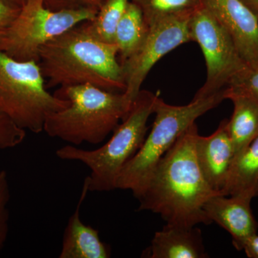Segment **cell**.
Here are the masks:
<instances>
[{"instance_id": "3957f363", "label": "cell", "mask_w": 258, "mask_h": 258, "mask_svg": "<svg viewBox=\"0 0 258 258\" xmlns=\"http://www.w3.org/2000/svg\"><path fill=\"white\" fill-rule=\"evenodd\" d=\"M54 95L70 103L47 116L43 131L49 137L76 147L83 143H102L131 108L123 93L91 85L60 87Z\"/></svg>"}, {"instance_id": "cb8c5ba5", "label": "cell", "mask_w": 258, "mask_h": 258, "mask_svg": "<svg viewBox=\"0 0 258 258\" xmlns=\"http://www.w3.org/2000/svg\"><path fill=\"white\" fill-rule=\"evenodd\" d=\"M242 250L249 258H258V234L249 236L242 244Z\"/></svg>"}, {"instance_id": "9c48e42d", "label": "cell", "mask_w": 258, "mask_h": 258, "mask_svg": "<svg viewBox=\"0 0 258 258\" xmlns=\"http://www.w3.org/2000/svg\"><path fill=\"white\" fill-rule=\"evenodd\" d=\"M191 16L172 17L149 27L143 45L122 62L125 85L123 93L129 106H132L147 75L158 61L180 45L191 42L189 27Z\"/></svg>"}, {"instance_id": "7c38bea8", "label": "cell", "mask_w": 258, "mask_h": 258, "mask_svg": "<svg viewBox=\"0 0 258 258\" xmlns=\"http://www.w3.org/2000/svg\"><path fill=\"white\" fill-rule=\"evenodd\" d=\"M251 201L243 196L217 194L204 206L210 221L216 222L230 234L232 244L239 251L242 250L246 239L257 232L258 224L251 210Z\"/></svg>"}, {"instance_id": "8fae6325", "label": "cell", "mask_w": 258, "mask_h": 258, "mask_svg": "<svg viewBox=\"0 0 258 258\" xmlns=\"http://www.w3.org/2000/svg\"><path fill=\"white\" fill-rule=\"evenodd\" d=\"M195 153L199 166L209 185L221 194L235 159L228 120H222L217 130L209 137L198 134Z\"/></svg>"}, {"instance_id": "277c9868", "label": "cell", "mask_w": 258, "mask_h": 258, "mask_svg": "<svg viewBox=\"0 0 258 258\" xmlns=\"http://www.w3.org/2000/svg\"><path fill=\"white\" fill-rule=\"evenodd\" d=\"M157 94L141 90L128 113L117 125L111 139L95 150H85L67 145L56 151L62 160L78 161L89 168L87 176L89 191H110L116 189L123 166L143 145L148 132L147 122L154 114Z\"/></svg>"}, {"instance_id": "484cf974", "label": "cell", "mask_w": 258, "mask_h": 258, "mask_svg": "<svg viewBox=\"0 0 258 258\" xmlns=\"http://www.w3.org/2000/svg\"><path fill=\"white\" fill-rule=\"evenodd\" d=\"M10 1L13 2V3H15V4L19 5L20 7H22L27 3L28 0H10Z\"/></svg>"}, {"instance_id": "2e32d148", "label": "cell", "mask_w": 258, "mask_h": 258, "mask_svg": "<svg viewBox=\"0 0 258 258\" xmlns=\"http://www.w3.org/2000/svg\"><path fill=\"white\" fill-rule=\"evenodd\" d=\"M221 194L250 200L258 197V136L234 159Z\"/></svg>"}, {"instance_id": "ffe728a7", "label": "cell", "mask_w": 258, "mask_h": 258, "mask_svg": "<svg viewBox=\"0 0 258 258\" xmlns=\"http://www.w3.org/2000/svg\"><path fill=\"white\" fill-rule=\"evenodd\" d=\"M26 131L19 127L0 108V149H12L23 143Z\"/></svg>"}, {"instance_id": "e0dca14e", "label": "cell", "mask_w": 258, "mask_h": 258, "mask_svg": "<svg viewBox=\"0 0 258 258\" xmlns=\"http://www.w3.org/2000/svg\"><path fill=\"white\" fill-rule=\"evenodd\" d=\"M149 27L138 5L129 3L115 32L114 43L118 50L120 64L134 55L143 45Z\"/></svg>"}, {"instance_id": "9a60e30c", "label": "cell", "mask_w": 258, "mask_h": 258, "mask_svg": "<svg viewBox=\"0 0 258 258\" xmlns=\"http://www.w3.org/2000/svg\"><path fill=\"white\" fill-rule=\"evenodd\" d=\"M226 99L233 103L228 129L233 144L235 157L243 152L258 136V101L235 88L224 89Z\"/></svg>"}, {"instance_id": "52a82bcc", "label": "cell", "mask_w": 258, "mask_h": 258, "mask_svg": "<svg viewBox=\"0 0 258 258\" xmlns=\"http://www.w3.org/2000/svg\"><path fill=\"white\" fill-rule=\"evenodd\" d=\"M93 8L52 11L44 0H28L0 40V51L20 61L38 62L40 49L80 24L93 20Z\"/></svg>"}, {"instance_id": "5b68a950", "label": "cell", "mask_w": 258, "mask_h": 258, "mask_svg": "<svg viewBox=\"0 0 258 258\" xmlns=\"http://www.w3.org/2000/svg\"><path fill=\"white\" fill-rule=\"evenodd\" d=\"M225 100L224 89L203 98H196L184 106H173L158 97L154 105L155 119L143 145L120 171L116 189L132 191L138 200L149 178L178 138L199 117Z\"/></svg>"}, {"instance_id": "5bb4252c", "label": "cell", "mask_w": 258, "mask_h": 258, "mask_svg": "<svg viewBox=\"0 0 258 258\" xmlns=\"http://www.w3.org/2000/svg\"><path fill=\"white\" fill-rule=\"evenodd\" d=\"M143 255L149 258L209 257L200 229L169 225L156 232L150 247L144 251Z\"/></svg>"}, {"instance_id": "7a4b0ae2", "label": "cell", "mask_w": 258, "mask_h": 258, "mask_svg": "<svg viewBox=\"0 0 258 258\" xmlns=\"http://www.w3.org/2000/svg\"><path fill=\"white\" fill-rule=\"evenodd\" d=\"M118 56L115 43L96 40L80 24L43 45L38 64L47 88L91 85L123 93L124 78Z\"/></svg>"}, {"instance_id": "6da1fadb", "label": "cell", "mask_w": 258, "mask_h": 258, "mask_svg": "<svg viewBox=\"0 0 258 258\" xmlns=\"http://www.w3.org/2000/svg\"><path fill=\"white\" fill-rule=\"evenodd\" d=\"M196 123L181 134L161 158L138 199L139 210L159 214L166 225L195 227L212 222L204 206L217 194L205 179L195 153Z\"/></svg>"}, {"instance_id": "30bf717a", "label": "cell", "mask_w": 258, "mask_h": 258, "mask_svg": "<svg viewBox=\"0 0 258 258\" xmlns=\"http://www.w3.org/2000/svg\"><path fill=\"white\" fill-rule=\"evenodd\" d=\"M227 30L243 60L258 69V18L241 0H203Z\"/></svg>"}, {"instance_id": "ba28073f", "label": "cell", "mask_w": 258, "mask_h": 258, "mask_svg": "<svg viewBox=\"0 0 258 258\" xmlns=\"http://www.w3.org/2000/svg\"><path fill=\"white\" fill-rule=\"evenodd\" d=\"M191 42L200 45L207 68L206 81L194 98L212 96L225 89L248 64L237 50L229 32L203 4L189 22Z\"/></svg>"}, {"instance_id": "ac0fdd59", "label": "cell", "mask_w": 258, "mask_h": 258, "mask_svg": "<svg viewBox=\"0 0 258 258\" xmlns=\"http://www.w3.org/2000/svg\"><path fill=\"white\" fill-rule=\"evenodd\" d=\"M129 3V0H107L101 5L94 19L81 23V28L97 40L114 43L117 27Z\"/></svg>"}, {"instance_id": "d6986e66", "label": "cell", "mask_w": 258, "mask_h": 258, "mask_svg": "<svg viewBox=\"0 0 258 258\" xmlns=\"http://www.w3.org/2000/svg\"><path fill=\"white\" fill-rule=\"evenodd\" d=\"M143 13L149 27L165 19L191 15L203 4V0H134Z\"/></svg>"}, {"instance_id": "7402d4cb", "label": "cell", "mask_w": 258, "mask_h": 258, "mask_svg": "<svg viewBox=\"0 0 258 258\" xmlns=\"http://www.w3.org/2000/svg\"><path fill=\"white\" fill-rule=\"evenodd\" d=\"M228 86L243 91L258 101V69L248 66L234 78Z\"/></svg>"}, {"instance_id": "603a6c76", "label": "cell", "mask_w": 258, "mask_h": 258, "mask_svg": "<svg viewBox=\"0 0 258 258\" xmlns=\"http://www.w3.org/2000/svg\"><path fill=\"white\" fill-rule=\"evenodd\" d=\"M21 7L10 0H0V40L14 21Z\"/></svg>"}, {"instance_id": "d4e9b609", "label": "cell", "mask_w": 258, "mask_h": 258, "mask_svg": "<svg viewBox=\"0 0 258 258\" xmlns=\"http://www.w3.org/2000/svg\"><path fill=\"white\" fill-rule=\"evenodd\" d=\"M258 18V0H241Z\"/></svg>"}, {"instance_id": "8992f818", "label": "cell", "mask_w": 258, "mask_h": 258, "mask_svg": "<svg viewBox=\"0 0 258 258\" xmlns=\"http://www.w3.org/2000/svg\"><path fill=\"white\" fill-rule=\"evenodd\" d=\"M69 101L51 94L36 61H20L0 51V108L24 130L43 132L49 115Z\"/></svg>"}, {"instance_id": "4fadbf2b", "label": "cell", "mask_w": 258, "mask_h": 258, "mask_svg": "<svg viewBox=\"0 0 258 258\" xmlns=\"http://www.w3.org/2000/svg\"><path fill=\"white\" fill-rule=\"evenodd\" d=\"M89 191L88 179L83 182L82 191L76 210L70 217L62 237L60 258H108L111 249L102 242L99 232L81 220V208Z\"/></svg>"}, {"instance_id": "44dd1931", "label": "cell", "mask_w": 258, "mask_h": 258, "mask_svg": "<svg viewBox=\"0 0 258 258\" xmlns=\"http://www.w3.org/2000/svg\"><path fill=\"white\" fill-rule=\"evenodd\" d=\"M10 191L8 174L0 170V254L4 249L9 233V209Z\"/></svg>"}]
</instances>
